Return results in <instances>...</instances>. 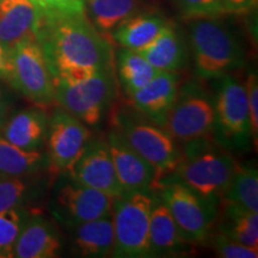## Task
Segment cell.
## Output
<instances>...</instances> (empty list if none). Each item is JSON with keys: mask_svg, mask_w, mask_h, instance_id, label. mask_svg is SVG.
Returning a JSON list of instances; mask_svg holds the SVG:
<instances>
[{"mask_svg": "<svg viewBox=\"0 0 258 258\" xmlns=\"http://www.w3.org/2000/svg\"><path fill=\"white\" fill-rule=\"evenodd\" d=\"M37 41L54 79L80 78L114 64L111 42L85 12L44 16Z\"/></svg>", "mask_w": 258, "mask_h": 258, "instance_id": "1", "label": "cell"}, {"mask_svg": "<svg viewBox=\"0 0 258 258\" xmlns=\"http://www.w3.org/2000/svg\"><path fill=\"white\" fill-rule=\"evenodd\" d=\"M179 147L178 164L172 173L163 179L180 182L202 198L219 205L238 167L233 156L212 138L180 144Z\"/></svg>", "mask_w": 258, "mask_h": 258, "instance_id": "2", "label": "cell"}, {"mask_svg": "<svg viewBox=\"0 0 258 258\" xmlns=\"http://www.w3.org/2000/svg\"><path fill=\"white\" fill-rule=\"evenodd\" d=\"M188 22L189 49L200 79L215 80L243 66V41L220 17L194 18Z\"/></svg>", "mask_w": 258, "mask_h": 258, "instance_id": "3", "label": "cell"}, {"mask_svg": "<svg viewBox=\"0 0 258 258\" xmlns=\"http://www.w3.org/2000/svg\"><path fill=\"white\" fill-rule=\"evenodd\" d=\"M111 110L112 128L153 166L156 183L171 175L179 161L180 147L166 129L148 120L131 104H114Z\"/></svg>", "mask_w": 258, "mask_h": 258, "instance_id": "4", "label": "cell"}, {"mask_svg": "<svg viewBox=\"0 0 258 258\" xmlns=\"http://www.w3.org/2000/svg\"><path fill=\"white\" fill-rule=\"evenodd\" d=\"M55 103L88 127L104 120L117 98L118 83L115 66L80 78L54 79Z\"/></svg>", "mask_w": 258, "mask_h": 258, "instance_id": "5", "label": "cell"}, {"mask_svg": "<svg viewBox=\"0 0 258 258\" xmlns=\"http://www.w3.org/2000/svg\"><path fill=\"white\" fill-rule=\"evenodd\" d=\"M212 139L225 150L246 151L251 144L249 108L245 84L233 73L215 79Z\"/></svg>", "mask_w": 258, "mask_h": 258, "instance_id": "6", "label": "cell"}, {"mask_svg": "<svg viewBox=\"0 0 258 258\" xmlns=\"http://www.w3.org/2000/svg\"><path fill=\"white\" fill-rule=\"evenodd\" d=\"M152 190L169 208L186 241L196 244L209 239L218 217V203L208 201L173 179H161Z\"/></svg>", "mask_w": 258, "mask_h": 258, "instance_id": "7", "label": "cell"}, {"mask_svg": "<svg viewBox=\"0 0 258 258\" xmlns=\"http://www.w3.org/2000/svg\"><path fill=\"white\" fill-rule=\"evenodd\" d=\"M153 190L124 192L112 203L114 251L111 257H148V230Z\"/></svg>", "mask_w": 258, "mask_h": 258, "instance_id": "8", "label": "cell"}, {"mask_svg": "<svg viewBox=\"0 0 258 258\" xmlns=\"http://www.w3.org/2000/svg\"><path fill=\"white\" fill-rule=\"evenodd\" d=\"M213 96L196 80L179 85L178 93L163 127L176 143L185 144L212 137Z\"/></svg>", "mask_w": 258, "mask_h": 258, "instance_id": "9", "label": "cell"}, {"mask_svg": "<svg viewBox=\"0 0 258 258\" xmlns=\"http://www.w3.org/2000/svg\"><path fill=\"white\" fill-rule=\"evenodd\" d=\"M10 85L35 106L48 109L55 103L54 78L37 40L25 41L11 49Z\"/></svg>", "mask_w": 258, "mask_h": 258, "instance_id": "10", "label": "cell"}, {"mask_svg": "<svg viewBox=\"0 0 258 258\" xmlns=\"http://www.w3.org/2000/svg\"><path fill=\"white\" fill-rule=\"evenodd\" d=\"M91 137L90 127L57 106L49 116L44 141L47 169L50 175H69Z\"/></svg>", "mask_w": 258, "mask_h": 258, "instance_id": "11", "label": "cell"}, {"mask_svg": "<svg viewBox=\"0 0 258 258\" xmlns=\"http://www.w3.org/2000/svg\"><path fill=\"white\" fill-rule=\"evenodd\" d=\"M67 177L56 186L49 203L51 215L57 222L69 230L111 214L115 199Z\"/></svg>", "mask_w": 258, "mask_h": 258, "instance_id": "12", "label": "cell"}, {"mask_svg": "<svg viewBox=\"0 0 258 258\" xmlns=\"http://www.w3.org/2000/svg\"><path fill=\"white\" fill-rule=\"evenodd\" d=\"M69 176L80 184L98 190L112 199L124 194L117 179L105 138L91 137Z\"/></svg>", "mask_w": 258, "mask_h": 258, "instance_id": "13", "label": "cell"}, {"mask_svg": "<svg viewBox=\"0 0 258 258\" xmlns=\"http://www.w3.org/2000/svg\"><path fill=\"white\" fill-rule=\"evenodd\" d=\"M104 138L123 191L152 190L157 178L153 166L115 128L110 129Z\"/></svg>", "mask_w": 258, "mask_h": 258, "instance_id": "14", "label": "cell"}, {"mask_svg": "<svg viewBox=\"0 0 258 258\" xmlns=\"http://www.w3.org/2000/svg\"><path fill=\"white\" fill-rule=\"evenodd\" d=\"M44 15L31 0H0V41L14 48L38 40Z\"/></svg>", "mask_w": 258, "mask_h": 258, "instance_id": "15", "label": "cell"}, {"mask_svg": "<svg viewBox=\"0 0 258 258\" xmlns=\"http://www.w3.org/2000/svg\"><path fill=\"white\" fill-rule=\"evenodd\" d=\"M180 82L176 72H159L143 89L129 97L135 110L163 127L178 93Z\"/></svg>", "mask_w": 258, "mask_h": 258, "instance_id": "16", "label": "cell"}, {"mask_svg": "<svg viewBox=\"0 0 258 258\" xmlns=\"http://www.w3.org/2000/svg\"><path fill=\"white\" fill-rule=\"evenodd\" d=\"M189 244L180 233L169 208L153 190L148 230V257L177 256L185 252Z\"/></svg>", "mask_w": 258, "mask_h": 258, "instance_id": "17", "label": "cell"}, {"mask_svg": "<svg viewBox=\"0 0 258 258\" xmlns=\"http://www.w3.org/2000/svg\"><path fill=\"white\" fill-rule=\"evenodd\" d=\"M61 238L56 226L41 214L30 213L14 245L12 257L54 258L60 254Z\"/></svg>", "mask_w": 258, "mask_h": 258, "instance_id": "18", "label": "cell"}, {"mask_svg": "<svg viewBox=\"0 0 258 258\" xmlns=\"http://www.w3.org/2000/svg\"><path fill=\"white\" fill-rule=\"evenodd\" d=\"M159 72L178 73L188 62V43L172 22H167L150 43L137 50Z\"/></svg>", "mask_w": 258, "mask_h": 258, "instance_id": "19", "label": "cell"}, {"mask_svg": "<svg viewBox=\"0 0 258 258\" xmlns=\"http://www.w3.org/2000/svg\"><path fill=\"white\" fill-rule=\"evenodd\" d=\"M46 109L32 106L10 115L0 131L9 143L24 151H41L46 141L49 116Z\"/></svg>", "mask_w": 258, "mask_h": 258, "instance_id": "20", "label": "cell"}, {"mask_svg": "<svg viewBox=\"0 0 258 258\" xmlns=\"http://www.w3.org/2000/svg\"><path fill=\"white\" fill-rule=\"evenodd\" d=\"M71 249L79 257L104 258L114 251V225L111 214L69 228Z\"/></svg>", "mask_w": 258, "mask_h": 258, "instance_id": "21", "label": "cell"}, {"mask_svg": "<svg viewBox=\"0 0 258 258\" xmlns=\"http://www.w3.org/2000/svg\"><path fill=\"white\" fill-rule=\"evenodd\" d=\"M167 22L164 15L146 9L122 22L110 35L120 47L139 50L154 40Z\"/></svg>", "mask_w": 258, "mask_h": 258, "instance_id": "22", "label": "cell"}, {"mask_svg": "<svg viewBox=\"0 0 258 258\" xmlns=\"http://www.w3.org/2000/svg\"><path fill=\"white\" fill-rule=\"evenodd\" d=\"M218 232L247 246L258 247V213L220 201L215 220Z\"/></svg>", "mask_w": 258, "mask_h": 258, "instance_id": "23", "label": "cell"}, {"mask_svg": "<svg viewBox=\"0 0 258 258\" xmlns=\"http://www.w3.org/2000/svg\"><path fill=\"white\" fill-rule=\"evenodd\" d=\"M146 10L144 0H85L84 11L101 34L109 36L116 27Z\"/></svg>", "mask_w": 258, "mask_h": 258, "instance_id": "24", "label": "cell"}, {"mask_svg": "<svg viewBox=\"0 0 258 258\" xmlns=\"http://www.w3.org/2000/svg\"><path fill=\"white\" fill-rule=\"evenodd\" d=\"M114 66L117 83L128 98L159 73L139 51L122 47L115 51Z\"/></svg>", "mask_w": 258, "mask_h": 258, "instance_id": "25", "label": "cell"}, {"mask_svg": "<svg viewBox=\"0 0 258 258\" xmlns=\"http://www.w3.org/2000/svg\"><path fill=\"white\" fill-rule=\"evenodd\" d=\"M44 169L46 153L22 150L0 134V177H31Z\"/></svg>", "mask_w": 258, "mask_h": 258, "instance_id": "26", "label": "cell"}, {"mask_svg": "<svg viewBox=\"0 0 258 258\" xmlns=\"http://www.w3.org/2000/svg\"><path fill=\"white\" fill-rule=\"evenodd\" d=\"M220 201L234 203L247 211L258 213V173L256 167L238 164Z\"/></svg>", "mask_w": 258, "mask_h": 258, "instance_id": "27", "label": "cell"}, {"mask_svg": "<svg viewBox=\"0 0 258 258\" xmlns=\"http://www.w3.org/2000/svg\"><path fill=\"white\" fill-rule=\"evenodd\" d=\"M30 213L24 206L0 212V252L5 258L12 257L14 245Z\"/></svg>", "mask_w": 258, "mask_h": 258, "instance_id": "28", "label": "cell"}, {"mask_svg": "<svg viewBox=\"0 0 258 258\" xmlns=\"http://www.w3.org/2000/svg\"><path fill=\"white\" fill-rule=\"evenodd\" d=\"M30 177H0V212L24 206L30 199Z\"/></svg>", "mask_w": 258, "mask_h": 258, "instance_id": "29", "label": "cell"}, {"mask_svg": "<svg viewBox=\"0 0 258 258\" xmlns=\"http://www.w3.org/2000/svg\"><path fill=\"white\" fill-rule=\"evenodd\" d=\"M185 19L221 17L226 15L220 0H173Z\"/></svg>", "mask_w": 258, "mask_h": 258, "instance_id": "30", "label": "cell"}, {"mask_svg": "<svg viewBox=\"0 0 258 258\" xmlns=\"http://www.w3.org/2000/svg\"><path fill=\"white\" fill-rule=\"evenodd\" d=\"M211 244L214 247V251L218 256L222 258H257L258 247L247 246L241 243H238L227 235L219 233L211 234Z\"/></svg>", "mask_w": 258, "mask_h": 258, "instance_id": "31", "label": "cell"}, {"mask_svg": "<svg viewBox=\"0 0 258 258\" xmlns=\"http://www.w3.org/2000/svg\"><path fill=\"white\" fill-rule=\"evenodd\" d=\"M245 84L247 98V108H249L251 144L254 150H257L258 143V78L256 71H251L247 76Z\"/></svg>", "mask_w": 258, "mask_h": 258, "instance_id": "32", "label": "cell"}, {"mask_svg": "<svg viewBox=\"0 0 258 258\" xmlns=\"http://www.w3.org/2000/svg\"><path fill=\"white\" fill-rule=\"evenodd\" d=\"M47 17L59 15L80 14L85 0H31Z\"/></svg>", "mask_w": 258, "mask_h": 258, "instance_id": "33", "label": "cell"}, {"mask_svg": "<svg viewBox=\"0 0 258 258\" xmlns=\"http://www.w3.org/2000/svg\"><path fill=\"white\" fill-rule=\"evenodd\" d=\"M12 76L11 48L0 41V80L10 84Z\"/></svg>", "mask_w": 258, "mask_h": 258, "instance_id": "34", "label": "cell"}, {"mask_svg": "<svg viewBox=\"0 0 258 258\" xmlns=\"http://www.w3.org/2000/svg\"><path fill=\"white\" fill-rule=\"evenodd\" d=\"M225 14H244L256 6L257 0H220Z\"/></svg>", "mask_w": 258, "mask_h": 258, "instance_id": "35", "label": "cell"}, {"mask_svg": "<svg viewBox=\"0 0 258 258\" xmlns=\"http://www.w3.org/2000/svg\"><path fill=\"white\" fill-rule=\"evenodd\" d=\"M10 117V102L6 96V92L0 85V131L4 127L6 121Z\"/></svg>", "mask_w": 258, "mask_h": 258, "instance_id": "36", "label": "cell"}, {"mask_svg": "<svg viewBox=\"0 0 258 258\" xmlns=\"http://www.w3.org/2000/svg\"><path fill=\"white\" fill-rule=\"evenodd\" d=\"M0 258H5V257H4V254H3L2 252H0Z\"/></svg>", "mask_w": 258, "mask_h": 258, "instance_id": "37", "label": "cell"}]
</instances>
